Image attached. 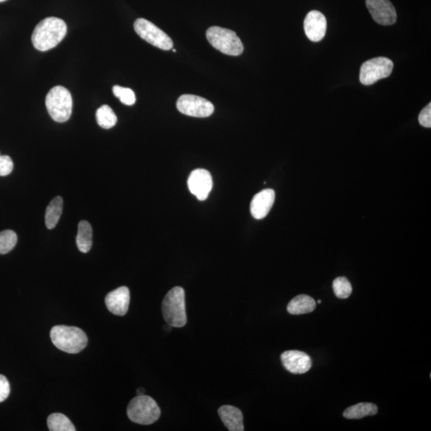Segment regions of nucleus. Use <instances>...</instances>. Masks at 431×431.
Returning a JSON list of instances; mask_svg holds the SVG:
<instances>
[{
  "instance_id": "6ab92c4d",
  "label": "nucleus",
  "mask_w": 431,
  "mask_h": 431,
  "mask_svg": "<svg viewBox=\"0 0 431 431\" xmlns=\"http://www.w3.org/2000/svg\"><path fill=\"white\" fill-rule=\"evenodd\" d=\"M378 413V408L373 404L361 403L345 410L344 417L349 419H360L366 416H373Z\"/></svg>"
},
{
  "instance_id": "b1692460",
  "label": "nucleus",
  "mask_w": 431,
  "mask_h": 431,
  "mask_svg": "<svg viewBox=\"0 0 431 431\" xmlns=\"http://www.w3.org/2000/svg\"><path fill=\"white\" fill-rule=\"evenodd\" d=\"M333 290L339 299H347L351 296L352 287L346 277H338L333 281Z\"/></svg>"
},
{
  "instance_id": "4be33fe9",
  "label": "nucleus",
  "mask_w": 431,
  "mask_h": 431,
  "mask_svg": "<svg viewBox=\"0 0 431 431\" xmlns=\"http://www.w3.org/2000/svg\"><path fill=\"white\" fill-rule=\"evenodd\" d=\"M97 124L104 129H110L114 127L117 121V117L109 106H102L96 112Z\"/></svg>"
},
{
  "instance_id": "6e6552de",
  "label": "nucleus",
  "mask_w": 431,
  "mask_h": 431,
  "mask_svg": "<svg viewBox=\"0 0 431 431\" xmlns=\"http://www.w3.org/2000/svg\"><path fill=\"white\" fill-rule=\"evenodd\" d=\"M134 27L136 33L152 45L164 51L173 49L172 39L153 23L145 19H139L135 21Z\"/></svg>"
},
{
  "instance_id": "aec40b11",
  "label": "nucleus",
  "mask_w": 431,
  "mask_h": 431,
  "mask_svg": "<svg viewBox=\"0 0 431 431\" xmlns=\"http://www.w3.org/2000/svg\"><path fill=\"white\" fill-rule=\"evenodd\" d=\"M63 207V200L61 197L54 198L49 204L45 215V223L48 229H55L60 220Z\"/></svg>"
},
{
  "instance_id": "4468645a",
  "label": "nucleus",
  "mask_w": 431,
  "mask_h": 431,
  "mask_svg": "<svg viewBox=\"0 0 431 431\" xmlns=\"http://www.w3.org/2000/svg\"><path fill=\"white\" fill-rule=\"evenodd\" d=\"M303 26L306 36L311 41L320 42L327 32L326 17L319 11H312L307 14Z\"/></svg>"
},
{
  "instance_id": "a211bd4d",
  "label": "nucleus",
  "mask_w": 431,
  "mask_h": 431,
  "mask_svg": "<svg viewBox=\"0 0 431 431\" xmlns=\"http://www.w3.org/2000/svg\"><path fill=\"white\" fill-rule=\"evenodd\" d=\"M76 244L78 251L86 253L92 247V227L86 220H82L78 224Z\"/></svg>"
},
{
  "instance_id": "7c9ffc66",
  "label": "nucleus",
  "mask_w": 431,
  "mask_h": 431,
  "mask_svg": "<svg viewBox=\"0 0 431 431\" xmlns=\"http://www.w3.org/2000/svg\"><path fill=\"white\" fill-rule=\"evenodd\" d=\"M322 301L321 300L318 301V303H321Z\"/></svg>"
},
{
  "instance_id": "c85d7f7f",
  "label": "nucleus",
  "mask_w": 431,
  "mask_h": 431,
  "mask_svg": "<svg viewBox=\"0 0 431 431\" xmlns=\"http://www.w3.org/2000/svg\"><path fill=\"white\" fill-rule=\"evenodd\" d=\"M145 395V389L140 388L137 391V395Z\"/></svg>"
},
{
  "instance_id": "2eb2a0df",
  "label": "nucleus",
  "mask_w": 431,
  "mask_h": 431,
  "mask_svg": "<svg viewBox=\"0 0 431 431\" xmlns=\"http://www.w3.org/2000/svg\"><path fill=\"white\" fill-rule=\"evenodd\" d=\"M275 191L264 189L255 195L251 205V211L255 219L261 220L270 212L275 202Z\"/></svg>"
},
{
  "instance_id": "bb28decb",
  "label": "nucleus",
  "mask_w": 431,
  "mask_h": 431,
  "mask_svg": "<svg viewBox=\"0 0 431 431\" xmlns=\"http://www.w3.org/2000/svg\"><path fill=\"white\" fill-rule=\"evenodd\" d=\"M419 121L421 126L426 128L431 127V104H429L420 112Z\"/></svg>"
},
{
  "instance_id": "c756f323",
  "label": "nucleus",
  "mask_w": 431,
  "mask_h": 431,
  "mask_svg": "<svg viewBox=\"0 0 431 431\" xmlns=\"http://www.w3.org/2000/svg\"><path fill=\"white\" fill-rule=\"evenodd\" d=\"M4 1H7V0H0V3L4 2Z\"/></svg>"
},
{
  "instance_id": "9b49d317",
  "label": "nucleus",
  "mask_w": 431,
  "mask_h": 431,
  "mask_svg": "<svg viewBox=\"0 0 431 431\" xmlns=\"http://www.w3.org/2000/svg\"><path fill=\"white\" fill-rule=\"evenodd\" d=\"M188 186L191 194L199 200H207L213 189L212 176L207 170H195L189 175Z\"/></svg>"
},
{
  "instance_id": "f257e3e1",
  "label": "nucleus",
  "mask_w": 431,
  "mask_h": 431,
  "mask_svg": "<svg viewBox=\"0 0 431 431\" xmlns=\"http://www.w3.org/2000/svg\"><path fill=\"white\" fill-rule=\"evenodd\" d=\"M67 27L65 21L56 17H48L39 22L34 30L33 46L40 51H47L56 47L67 35Z\"/></svg>"
},
{
  "instance_id": "393cba45",
  "label": "nucleus",
  "mask_w": 431,
  "mask_h": 431,
  "mask_svg": "<svg viewBox=\"0 0 431 431\" xmlns=\"http://www.w3.org/2000/svg\"><path fill=\"white\" fill-rule=\"evenodd\" d=\"M113 93L117 99H119L121 104L126 106H132L135 104L136 96L135 92L130 88L115 86L113 87Z\"/></svg>"
},
{
  "instance_id": "ddd939ff",
  "label": "nucleus",
  "mask_w": 431,
  "mask_h": 431,
  "mask_svg": "<svg viewBox=\"0 0 431 431\" xmlns=\"http://www.w3.org/2000/svg\"><path fill=\"white\" fill-rule=\"evenodd\" d=\"M130 302V292L129 288L125 286L120 287L107 294L105 303L107 310L112 314L125 316L129 310Z\"/></svg>"
},
{
  "instance_id": "5701e85b",
  "label": "nucleus",
  "mask_w": 431,
  "mask_h": 431,
  "mask_svg": "<svg viewBox=\"0 0 431 431\" xmlns=\"http://www.w3.org/2000/svg\"><path fill=\"white\" fill-rule=\"evenodd\" d=\"M17 235L12 230H4L0 233V254H7L16 247Z\"/></svg>"
},
{
  "instance_id": "0eeeda50",
  "label": "nucleus",
  "mask_w": 431,
  "mask_h": 431,
  "mask_svg": "<svg viewBox=\"0 0 431 431\" xmlns=\"http://www.w3.org/2000/svg\"><path fill=\"white\" fill-rule=\"evenodd\" d=\"M393 67V62L388 58H372L362 65L360 80L365 86L373 85L376 82L389 77Z\"/></svg>"
},
{
  "instance_id": "1a4fd4ad",
  "label": "nucleus",
  "mask_w": 431,
  "mask_h": 431,
  "mask_svg": "<svg viewBox=\"0 0 431 431\" xmlns=\"http://www.w3.org/2000/svg\"><path fill=\"white\" fill-rule=\"evenodd\" d=\"M177 108L181 114L195 117H207L214 112L211 102L193 95H181L178 100Z\"/></svg>"
},
{
  "instance_id": "20e7f679",
  "label": "nucleus",
  "mask_w": 431,
  "mask_h": 431,
  "mask_svg": "<svg viewBox=\"0 0 431 431\" xmlns=\"http://www.w3.org/2000/svg\"><path fill=\"white\" fill-rule=\"evenodd\" d=\"M127 415L132 422L140 425H150L159 420L161 410L151 397L145 395H137L130 401L127 408Z\"/></svg>"
},
{
  "instance_id": "dca6fc26",
  "label": "nucleus",
  "mask_w": 431,
  "mask_h": 431,
  "mask_svg": "<svg viewBox=\"0 0 431 431\" xmlns=\"http://www.w3.org/2000/svg\"><path fill=\"white\" fill-rule=\"evenodd\" d=\"M218 415L225 427L230 431H243V415L242 410L235 406L224 405L220 406Z\"/></svg>"
},
{
  "instance_id": "f3484780",
  "label": "nucleus",
  "mask_w": 431,
  "mask_h": 431,
  "mask_svg": "<svg viewBox=\"0 0 431 431\" xmlns=\"http://www.w3.org/2000/svg\"><path fill=\"white\" fill-rule=\"evenodd\" d=\"M314 299L307 295H299L289 302L287 310L291 315L307 314L316 310Z\"/></svg>"
},
{
  "instance_id": "423d86ee",
  "label": "nucleus",
  "mask_w": 431,
  "mask_h": 431,
  "mask_svg": "<svg viewBox=\"0 0 431 431\" xmlns=\"http://www.w3.org/2000/svg\"><path fill=\"white\" fill-rule=\"evenodd\" d=\"M207 37L210 44L217 50L230 56H241L244 51L243 43L237 34L229 29L212 27L208 29Z\"/></svg>"
},
{
  "instance_id": "a878e982",
  "label": "nucleus",
  "mask_w": 431,
  "mask_h": 431,
  "mask_svg": "<svg viewBox=\"0 0 431 431\" xmlns=\"http://www.w3.org/2000/svg\"><path fill=\"white\" fill-rule=\"evenodd\" d=\"M13 161L8 155H0V176L5 177L12 172Z\"/></svg>"
},
{
  "instance_id": "412c9836",
  "label": "nucleus",
  "mask_w": 431,
  "mask_h": 431,
  "mask_svg": "<svg viewBox=\"0 0 431 431\" xmlns=\"http://www.w3.org/2000/svg\"><path fill=\"white\" fill-rule=\"evenodd\" d=\"M47 427L51 431H75V426L66 415L54 413L47 418Z\"/></svg>"
},
{
  "instance_id": "9d476101",
  "label": "nucleus",
  "mask_w": 431,
  "mask_h": 431,
  "mask_svg": "<svg viewBox=\"0 0 431 431\" xmlns=\"http://www.w3.org/2000/svg\"><path fill=\"white\" fill-rule=\"evenodd\" d=\"M366 5L372 18L380 25H393L396 23V10L389 0H366Z\"/></svg>"
},
{
  "instance_id": "39448f33",
  "label": "nucleus",
  "mask_w": 431,
  "mask_h": 431,
  "mask_svg": "<svg viewBox=\"0 0 431 431\" xmlns=\"http://www.w3.org/2000/svg\"><path fill=\"white\" fill-rule=\"evenodd\" d=\"M46 106L54 121L65 122L69 120L73 108L70 91L61 86L53 87L47 95Z\"/></svg>"
},
{
  "instance_id": "f8f14e48",
  "label": "nucleus",
  "mask_w": 431,
  "mask_h": 431,
  "mask_svg": "<svg viewBox=\"0 0 431 431\" xmlns=\"http://www.w3.org/2000/svg\"><path fill=\"white\" fill-rule=\"evenodd\" d=\"M283 366L292 374H305L311 369V357L301 351H286L281 356Z\"/></svg>"
},
{
  "instance_id": "f03ea898",
  "label": "nucleus",
  "mask_w": 431,
  "mask_h": 431,
  "mask_svg": "<svg viewBox=\"0 0 431 431\" xmlns=\"http://www.w3.org/2000/svg\"><path fill=\"white\" fill-rule=\"evenodd\" d=\"M53 345L58 349L69 354L80 353L88 344L86 333L81 328L58 325L50 333Z\"/></svg>"
},
{
  "instance_id": "7ed1b4c3",
  "label": "nucleus",
  "mask_w": 431,
  "mask_h": 431,
  "mask_svg": "<svg viewBox=\"0 0 431 431\" xmlns=\"http://www.w3.org/2000/svg\"><path fill=\"white\" fill-rule=\"evenodd\" d=\"M163 314L166 323L171 327H183L187 323L185 312V290L174 287L166 294L163 302Z\"/></svg>"
},
{
  "instance_id": "cd10ccee",
  "label": "nucleus",
  "mask_w": 431,
  "mask_h": 431,
  "mask_svg": "<svg viewBox=\"0 0 431 431\" xmlns=\"http://www.w3.org/2000/svg\"><path fill=\"white\" fill-rule=\"evenodd\" d=\"M11 393V386H10L9 381L3 375H0V403L8 398Z\"/></svg>"
}]
</instances>
